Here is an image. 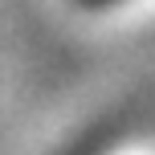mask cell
<instances>
[{"label":"cell","instance_id":"cell-1","mask_svg":"<svg viewBox=\"0 0 155 155\" xmlns=\"http://www.w3.org/2000/svg\"><path fill=\"white\" fill-rule=\"evenodd\" d=\"M82 4H94V8H98V4H114V0H82Z\"/></svg>","mask_w":155,"mask_h":155}]
</instances>
